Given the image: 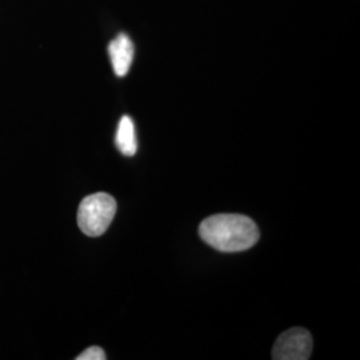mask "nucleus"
<instances>
[{
	"instance_id": "f257e3e1",
	"label": "nucleus",
	"mask_w": 360,
	"mask_h": 360,
	"mask_svg": "<svg viewBox=\"0 0 360 360\" xmlns=\"http://www.w3.org/2000/svg\"><path fill=\"white\" fill-rule=\"evenodd\" d=\"M199 235L218 251L239 252L257 245L259 229L252 219L245 215L219 214L202 221Z\"/></svg>"
},
{
	"instance_id": "f03ea898",
	"label": "nucleus",
	"mask_w": 360,
	"mask_h": 360,
	"mask_svg": "<svg viewBox=\"0 0 360 360\" xmlns=\"http://www.w3.org/2000/svg\"><path fill=\"white\" fill-rule=\"evenodd\" d=\"M115 214V199L110 193L89 195L82 200L77 210L79 229L87 236H101L110 227Z\"/></svg>"
},
{
	"instance_id": "39448f33",
	"label": "nucleus",
	"mask_w": 360,
	"mask_h": 360,
	"mask_svg": "<svg viewBox=\"0 0 360 360\" xmlns=\"http://www.w3.org/2000/svg\"><path fill=\"white\" fill-rule=\"evenodd\" d=\"M116 147L126 156H134L138 150V141L135 134V126L129 116H123L116 129Z\"/></svg>"
},
{
	"instance_id": "423d86ee",
	"label": "nucleus",
	"mask_w": 360,
	"mask_h": 360,
	"mask_svg": "<svg viewBox=\"0 0 360 360\" xmlns=\"http://www.w3.org/2000/svg\"><path fill=\"white\" fill-rule=\"evenodd\" d=\"M105 359V354L103 349L98 346H92L87 348L86 351H83L77 360H104Z\"/></svg>"
},
{
	"instance_id": "20e7f679",
	"label": "nucleus",
	"mask_w": 360,
	"mask_h": 360,
	"mask_svg": "<svg viewBox=\"0 0 360 360\" xmlns=\"http://www.w3.org/2000/svg\"><path fill=\"white\" fill-rule=\"evenodd\" d=\"M108 55L116 77H126L134 60V43L129 35L119 34L114 40H111Z\"/></svg>"
},
{
	"instance_id": "7ed1b4c3",
	"label": "nucleus",
	"mask_w": 360,
	"mask_h": 360,
	"mask_svg": "<svg viewBox=\"0 0 360 360\" xmlns=\"http://www.w3.org/2000/svg\"><path fill=\"white\" fill-rule=\"evenodd\" d=\"M312 352V336L307 330L295 327L281 335L272 348L274 360H307Z\"/></svg>"
}]
</instances>
